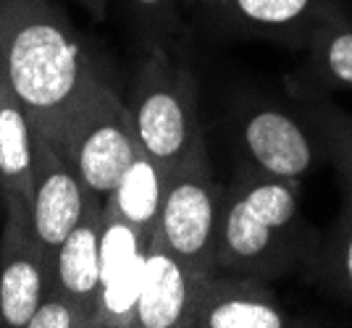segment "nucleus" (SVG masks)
Here are the masks:
<instances>
[{"mask_svg": "<svg viewBox=\"0 0 352 328\" xmlns=\"http://www.w3.org/2000/svg\"><path fill=\"white\" fill-rule=\"evenodd\" d=\"M0 66L32 129L53 139L98 79L82 37L53 0H0Z\"/></svg>", "mask_w": 352, "mask_h": 328, "instance_id": "f257e3e1", "label": "nucleus"}, {"mask_svg": "<svg viewBox=\"0 0 352 328\" xmlns=\"http://www.w3.org/2000/svg\"><path fill=\"white\" fill-rule=\"evenodd\" d=\"M318 239L300 213V181L242 165L223 187L216 268L274 281L308 263Z\"/></svg>", "mask_w": 352, "mask_h": 328, "instance_id": "f03ea898", "label": "nucleus"}, {"mask_svg": "<svg viewBox=\"0 0 352 328\" xmlns=\"http://www.w3.org/2000/svg\"><path fill=\"white\" fill-rule=\"evenodd\" d=\"M126 105L132 110L140 150L163 168L174 171L206 148L195 76L161 47H150L140 60Z\"/></svg>", "mask_w": 352, "mask_h": 328, "instance_id": "7ed1b4c3", "label": "nucleus"}, {"mask_svg": "<svg viewBox=\"0 0 352 328\" xmlns=\"http://www.w3.org/2000/svg\"><path fill=\"white\" fill-rule=\"evenodd\" d=\"M89 197L113 192L116 181L137 155V134L129 105L98 76L76 103L56 139Z\"/></svg>", "mask_w": 352, "mask_h": 328, "instance_id": "20e7f679", "label": "nucleus"}, {"mask_svg": "<svg viewBox=\"0 0 352 328\" xmlns=\"http://www.w3.org/2000/svg\"><path fill=\"white\" fill-rule=\"evenodd\" d=\"M223 187L213 179L206 148L168 171L161 218L153 239L195 273H216V239Z\"/></svg>", "mask_w": 352, "mask_h": 328, "instance_id": "39448f33", "label": "nucleus"}, {"mask_svg": "<svg viewBox=\"0 0 352 328\" xmlns=\"http://www.w3.org/2000/svg\"><path fill=\"white\" fill-rule=\"evenodd\" d=\"M50 292V263L34 237L30 200L6 194L0 237V326L27 328L32 313Z\"/></svg>", "mask_w": 352, "mask_h": 328, "instance_id": "423d86ee", "label": "nucleus"}, {"mask_svg": "<svg viewBox=\"0 0 352 328\" xmlns=\"http://www.w3.org/2000/svg\"><path fill=\"white\" fill-rule=\"evenodd\" d=\"M239 142L248 168L289 181H302L326 155L323 132L276 105L255 108L242 121Z\"/></svg>", "mask_w": 352, "mask_h": 328, "instance_id": "0eeeda50", "label": "nucleus"}, {"mask_svg": "<svg viewBox=\"0 0 352 328\" xmlns=\"http://www.w3.org/2000/svg\"><path fill=\"white\" fill-rule=\"evenodd\" d=\"M89 202L82 181L76 179L60 145L47 134L34 132V165H32L30 218L34 237L47 263L60 242L72 234Z\"/></svg>", "mask_w": 352, "mask_h": 328, "instance_id": "6e6552de", "label": "nucleus"}, {"mask_svg": "<svg viewBox=\"0 0 352 328\" xmlns=\"http://www.w3.org/2000/svg\"><path fill=\"white\" fill-rule=\"evenodd\" d=\"M150 239L103 202L98 328H134V305L142 283Z\"/></svg>", "mask_w": 352, "mask_h": 328, "instance_id": "1a4fd4ad", "label": "nucleus"}, {"mask_svg": "<svg viewBox=\"0 0 352 328\" xmlns=\"http://www.w3.org/2000/svg\"><path fill=\"white\" fill-rule=\"evenodd\" d=\"M294 326L263 279L239 273H203L192 302L190 328H287Z\"/></svg>", "mask_w": 352, "mask_h": 328, "instance_id": "9d476101", "label": "nucleus"}, {"mask_svg": "<svg viewBox=\"0 0 352 328\" xmlns=\"http://www.w3.org/2000/svg\"><path fill=\"white\" fill-rule=\"evenodd\" d=\"M200 276L203 273H195L179 263L161 242L150 239L134 305V328H190Z\"/></svg>", "mask_w": 352, "mask_h": 328, "instance_id": "9b49d317", "label": "nucleus"}, {"mask_svg": "<svg viewBox=\"0 0 352 328\" xmlns=\"http://www.w3.org/2000/svg\"><path fill=\"white\" fill-rule=\"evenodd\" d=\"M100 231L103 202L98 197H89L85 215L72 229V234L60 242L50 260V292L82 302L95 315L100 289Z\"/></svg>", "mask_w": 352, "mask_h": 328, "instance_id": "f8f14e48", "label": "nucleus"}, {"mask_svg": "<svg viewBox=\"0 0 352 328\" xmlns=\"http://www.w3.org/2000/svg\"><path fill=\"white\" fill-rule=\"evenodd\" d=\"M166 181H168V168L153 161L147 152L137 150L132 163L126 165V171L116 181L113 192L105 197V205L118 213L124 221L145 231L147 237H153L161 218Z\"/></svg>", "mask_w": 352, "mask_h": 328, "instance_id": "ddd939ff", "label": "nucleus"}, {"mask_svg": "<svg viewBox=\"0 0 352 328\" xmlns=\"http://www.w3.org/2000/svg\"><path fill=\"white\" fill-rule=\"evenodd\" d=\"M32 165H34V129L8 82L0 79V192H32Z\"/></svg>", "mask_w": 352, "mask_h": 328, "instance_id": "4468645a", "label": "nucleus"}, {"mask_svg": "<svg viewBox=\"0 0 352 328\" xmlns=\"http://www.w3.org/2000/svg\"><path fill=\"white\" fill-rule=\"evenodd\" d=\"M323 0H226L221 19L236 30L261 34H292L308 30L329 19Z\"/></svg>", "mask_w": 352, "mask_h": 328, "instance_id": "2eb2a0df", "label": "nucleus"}, {"mask_svg": "<svg viewBox=\"0 0 352 328\" xmlns=\"http://www.w3.org/2000/svg\"><path fill=\"white\" fill-rule=\"evenodd\" d=\"M305 79L318 90H352V27L337 14L310 32V60Z\"/></svg>", "mask_w": 352, "mask_h": 328, "instance_id": "dca6fc26", "label": "nucleus"}, {"mask_svg": "<svg viewBox=\"0 0 352 328\" xmlns=\"http://www.w3.org/2000/svg\"><path fill=\"white\" fill-rule=\"evenodd\" d=\"M313 276L334 292L339 299L352 305V202L344 200L337 224L329 231L323 244H316L310 255Z\"/></svg>", "mask_w": 352, "mask_h": 328, "instance_id": "f3484780", "label": "nucleus"}, {"mask_svg": "<svg viewBox=\"0 0 352 328\" xmlns=\"http://www.w3.org/2000/svg\"><path fill=\"white\" fill-rule=\"evenodd\" d=\"M318 124H321L323 142H326V155L337 163L347 200L352 202V119L344 116L337 108L318 110Z\"/></svg>", "mask_w": 352, "mask_h": 328, "instance_id": "a211bd4d", "label": "nucleus"}, {"mask_svg": "<svg viewBox=\"0 0 352 328\" xmlns=\"http://www.w3.org/2000/svg\"><path fill=\"white\" fill-rule=\"evenodd\" d=\"M27 328H95V313L66 294L47 292Z\"/></svg>", "mask_w": 352, "mask_h": 328, "instance_id": "6ab92c4d", "label": "nucleus"}, {"mask_svg": "<svg viewBox=\"0 0 352 328\" xmlns=\"http://www.w3.org/2000/svg\"><path fill=\"white\" fill-rule=\"evenodd\" d=\"M126 3L147 19H171L176 5V0H126Z\"/></svg>", "mask_w": 352, "mask_h": 328, "instance_id": "aec40b11", "label": "nucleus"}, {"mask_svg": "<svg viewBox=\"0 0 352 328\" xmlns=\"http://www.w3.org/2000/svg\"><path fill=\"white\" fill-rule=\"evenodd\" d=\"M85 8H87L92 19H98V21H103L105 19V8H108V0H79Z\"/></svg>", "mask_w": 352, "mask_h": 328, "instance_id": "412c9836", "label": "nucleus"}, {"mask_svg": "<svg viewBox=\"0 0 352 328\" xmlns=\"http://www.w3.org/2000/svg\"><path fill=\"white\" fill-rule=\"evenodd\" d=\"M195 3H200V5H206L210 11H216L219 16H221V11H223V5H226V0H195Z\"/></svg>", "mask_w": 352, "mask_h": 328, "instance_id": "4be33fe9", "label": "nucleus"}, {"mask_svg": "<svg viewBox=\"0 0 352 328\" xmlns=\"http://www.w3.org/2000/svg\"><path fill=\"white\" fill-rule=\"evenodd\" d=\"M0 79H6V76H3V66H0Z\"/></svg>", "mask_w": 352, "mask_h": 328, "instance_id": "5701e85b", "label": "nucleus"}]
</instances>
